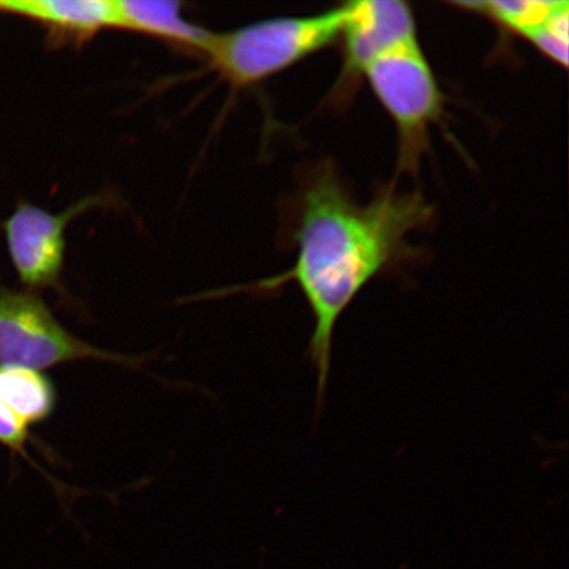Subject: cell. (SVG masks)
Segmentation results:
<instances>
[{"label":"cell","mask_w":569,"mask_h":569,"mask_svg":"<svg viewBox=\"0 0 569 569\" xmlns=\"http://www.w3.org/2000/svg\"><path fill=\"white\" fill-rule=\"evenodd\" d=\"M421 194L381 191L373 201H355L333 170L325 169L305 191L295 267L256 284L273 290L296 282L315 318L308 356L323 402L331 367L333 331L369 282L407 254L409 234L431 218Z\"/></svg>","instance_id":"cell-1"},{"label":"cell","mask_w":569,"mask_h":569,"mask_svg":"<svg viewBox=\"0 0 569 569\" xmlns=\"http://www.w3.org/2000/svg\"><path fill=\"white\" fill-rule=\"evenodd\" d=\"M0 12L30 19L60 40L82 42L119 28L117 0H4Z\"/></svg>","instance_id":"cell-8"},{"label":"cell","mask_w":569,"mask_h":569,"mask_svg":"<svg viewBox=\"0 0 569 569\" xmlns=\"http://www.w3.org/2000/svg\"><path fill=\"white\" fill-rule=\"evenodd\" d=\"M415 12L401 0H359L345 3V73L358 74L362 63L398 41L417 36Z\"/></svg>","instance_id":"cell-7"},{"label":"cell","mask_w":569,"mask_h":569,"mask_svg":"<svg viewBox=\"0 0 569 569\" xmlns=\"http://www.w3.org/2000/svg\"><path fill=\"white\" fill-rule=\"evenodd\" d=\"M99 202L98 197H88L60 213L28 202L18 203L2 227L12 266L27 290L49 289L59 283L68 226Z\"/></svg>","instance_id":"cell-5"},{"label":"cell","mask_w":569,"mask_h":569,"mask_svg":"<svg viewBox=\"0 0 569 569\" xmlns=\"http://www.w3.org/2000/svg\"><path fill=\"white\" fill-rule=\"evenodd\" d=\"M343 19L345 4H340L312 16L256 21L212 33L206 56L233 87H251L339 40Z\"/></svg>","instance_id":"cell-2"},{"label":"cell","mask_w":569,"mask_h":569,"mask_svg":"<svg viewBox=\"0 0 569 569\" xmlns=\"http://www.w3.org/2000/svg\"><path fill=\"white\" fill-rule=\"evenodd\" d=\"M56 390L46 375L32 369L0 367V403L30 429L52 416Z\"/></svg>","instance_id":"cell-10"},{"label":"cell","mask_w":569,"mask_h":569,"mask_svg":"<svg viewBox=\"0 0 569 569\" xmlns=\"http://www.w3.org/2000/svg\"><path fill=\"white\" fill-rule=\"evenodd\" d=\"M87 360L133 368L144 361L102 350L73 336L34 291L0 287V367L42 372Z\"/></svg>","instance_id":"cell-4"},{"label":"cell","mask_w":569,"mask_h":569,"mask_svg":"<svg viewBox=\"0 0 569 569\" xmlns=\"http://www.w3.org/2000/svg\"><path fill=\"white\" fill-rule=\"evenodd\" d=\"M28 437L30 429L21 425L0 403V445L9 447L12 451L23 452Z\"/></svg>","instance_id":"cell-11"},{"label":"cell","mask_w":569,"mask_h":569,"mask_svg":"<svg viewBox=\"0 0 569 569\" xmlns=\"http://www.w3.org/2000/svg\"><path fill=\"white\" fill-rule=\"evenodd\" d=\"M119 30L144 33L191 51L208 53L212 33L189 23L178 2L117 0Z\"/></svg>","instance_id":"cell-9"},{"label":"cell","mask_w":569,"mask_h":569,"mask_svg":"<svg viewBox=\"0 0 569 569\" xmlns=\"http://www.w3.org/2000/svg\"><path fill=\"white\" fill-rule=\"evenodd\" d=\"M480 13L503 30L521 36L558 66L568 67L569 3L567 0H486L455 3Z\"/></svg>","instance_id":"cell-6"},{"label":"cell","mask_w":569,"mask_h":569,"mask_svg":"<svg viewBox=\"0 0 569 569\" xmlns=\"http://www.w3.org/2000/svg\"><path fill=\"white\" fill-rule=\"evenodd\" d=\"M401 140V163L411 168L422 153L427 131L442 116L443 92L418 34L382 49L360 67Z\"/></svg>","instance_id":"cell-3"}]
</instances>
